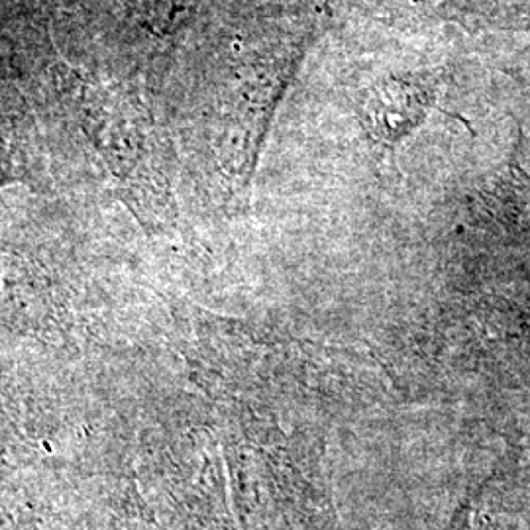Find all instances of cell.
Wrapping results in <instances>:
<instances>
[{
  "instance_id": "cell-1",
  "label": "cell",
  "mask_w": 530,
  "mask_h": 530,
  "mask_svg": "<svg viewBox=\"0 0 530 530\" xmlns=\"http://www.w3.org/2000/svg\"><path fill=\"white\" fill-rule=\"evenodd\" d=\"M301 50L303 45H295L283 53L244 65L242 77H236L220 108L226 136L244 137V148L257 141L299 63Z\"/></svg>"
},
{
  "instance_id": "cell-2",
  "label": "cell",
  "mask_w": 530,
  "mask_h": 530,
  "mask_svg": "<svg viewBox=\"0 0 530 530\" xmlns=\"http://www.w3.org/2000/svg\"><path fill=\"white\" fill-rule=\"evenodd\" d=\"M434 104L432 90L405 77H385L369 85L358 101V116L383 148H395L412 134Z\"/></svg>"
},
{
  "instance_id": "cell-3",
  "label": "cell",
  "mask_w": 530,
  "mask_h": 530,
  "mask_svg": "<svg viewBox=\"0 0 530 530\" xmlns=\"http://www.w3.org/2000/svg\"><path fill=\"white\" fill-rule=\"evenodd\" d=\"M130 6L154 32L173 34L192 16L199 0H130Z\"/></svg>"
}]
</instances>
